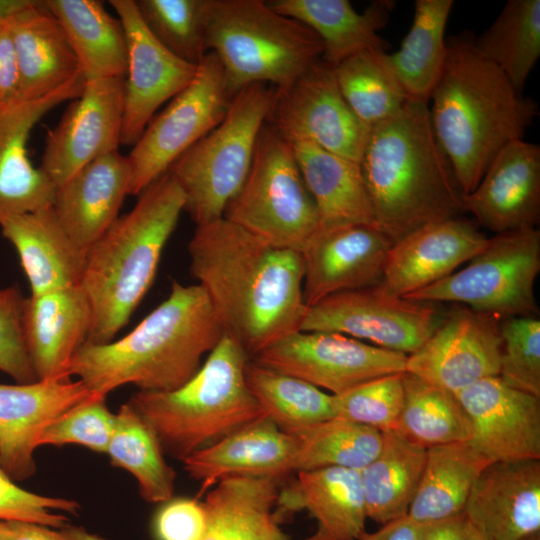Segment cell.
I'll return each mask as SVG.
<instances>
[{
	"label": "cell",
	"mask_w": 540,
	"mask_h": 540,
	"mask_svg": "<svg viewBox=\"0 0 540 540\" xmlns=\"http://www.w3.org/2000/svg\"><path fill=\"white\" fill-rule=\"evenodd\" d=\"M190 273L206 292L225 334L250 358L300 330L304 259L220 218L197 226Z\"/></svg>",
	"instance_id": "6da1fadb"
},
{
	"label": "cell",
	"mask_w": 540,
	"mask_h": 540,
	"mask_svg": "<svg viewBox=\"0 0 540 540\" xmlns=\"http://www.w3.org/2000/svg\"><path fill=\"white\" fill-rule=\"evenodd\" d=\"M224 334L204 289L174 280L168 297L127 335L104 344L85 342L68 373L101 397L127 384L173 391L195 375Z\"/></svg>",
	"instance_id": "7a4b0ae2"
},
{
	"label": "cell",
	"mask_w": 540,
	"mask_h": 540,
	"mask_svg": "<svg viewBox=\"0 0 540 540\" xmlns=\"http://www.w3.org/2000/svg\"><path fill=\"white\" fill-rule=\"evenodd\" d=\"M473 40L466 32L447 40L445 65L429 99L434 134L463 196L504 146L523 139L538 114L537 103L480 55Z\"/></svg>",
	"instance_id": "3957f363"
},
{
	"label": "cell",
	"mask_w": 540,
	"mask_h": 540,
	"mask_svg": "<svg viewBox=\"0 0 540 540\" xmlns=\"http://www.w3.org/2000/svg\"><path fill=\"white\" fill-rule=\"evenodd\" d=\"M359 166L375 224L393 243L426 224L465 212L428 103L408 100L395 115L371 127Z\"/></svg>",
	"instance_id": "277c9868"
},
{
	"label": "cell",
	"mask_w": 540,
	"mask_h": 540,
	"mask_svg": "<svg viewBox=\"0 0 540 540\" xmlns=\"http://www.w3.org/2000/svg\"><path fill=\"white\" fill-rule=\"evenodd\" d=\"M184 203L180 187L165 173L87 252L80 281L92 311L86 342L109 343L128 323L154 282Z\"/></svg>",
	"instance_id": "5b68a950"
},
{
	"label": "cell",
	"mask_w": 540,
	"mask_h": 540,
	"mask_svg": "<svg viewBox=\"0 0 540 540\" xmlns=\"http://www.w3.org/2000/svg\"><path fill=\"white\" fill-rule=\"evenodd\" d=\"M250 357L224 334L195 375L173 391H138L128 404L152 430L164 453L183 460L267 417L245 380Z\"/></svg>",
	"instance_id": "8992f818"
},
{
	"label": "cell",
	"mask_w": 540,
	"mask_h": 540,
	"mask_svg": "<svg viewBox=\"0 0 540 540\" xmlns=\"http://www.w3.org/2000/svg\"><path fill=\"white\" fill-rule=\"evenodd\" d=\"M204 44L218 58L231 98L263 83L288 88L321 60L323 45L302 23L261 0H205Z\"/></svg>",
	"instance_id": "52a82bcc"
},
{
	"label": "cell",
	"mask_w": 540,
	"mask_h": 540,
	"mask_svg": "<svg viewBox=\"0 0 540 540\" xmlns=\"http://www.w3.org/2000/svg\"><path fill=\"white\" fill-rule=\"evenodd\" d=\"M275 98L276 89L268 84L239 90L221 122L170 166L167 172L180 187L184 211L196 226L223 218L248 175Z\"/></svg>",
	"instance_id": "ba28073f"
},
{
	"label": "cell",
	"mask_w": 540,
	"mask_h": 540,
	"mask_svg": "<svg viewBox=\"0 0 540 540\" xmlns=\"http://www.w3.org/2000/svg\"><path fill=\"white\" fill-rule=\"evenodd\" d=\"M223 218L275 246L300 253L320 227L292 145L268 122L258 135L248 175Z\"/></svg>",
	"instance_id": "9c48e42d"
},
{
	"label": "cell",
	"mask_w": 540,
	"mask_h": 540,
	"mask_svg": "<svg viewBox=\"0 0 540 540\" xmlns=\"http://www.w3.org/2000/svg\"><path fill=\"white\" fill-rule=\"evenodd\" d=\"M540 271V231L495 234L461 270L404 298L454 302L500 319L538 316L534 286Z\"/></svg>",
	"instance_id": "30bf717a"
},
{
	"label": "cell",
	"mask_w": 540,
	"mask_h": 540,
	"mask_svg": "<svg viewBox=\"0 0 540 540\" xmlns=\"http://www.w3.org/2000/svg\"><path fill=\"white\" fill-rule=\"evenodd\" d=\"M231 99L218 58L206 53L191 83L151 119L127 155L131 195H139L167 173L183 153L216 127Z\"/></svg>",
	"instance_id": "8fae6325"
},
{
	"label": "cell",
	"mask_w": 540,
	"mask_h": 540,
	"mask_svg": "<svg viewBox=\"0 0 540 540\" xmlns=\"http://www.w3.org/2000/svg\"><path fill=\"white\" fill-rule=\"evenodd\" d=\"M444 316L439 303L393 297L373 286L332 294L308 306L300 331L336 332L410 355Z\"/></svg>",
	"instance_id": "7c38bea8"
},
{
	"label": "cell",
	"mask_w": 540,
	"mask_h": 540,
	"mask_svg": "<svg viewBox=\"0 0 540 540\" xmlns=\"http://www.w3.org/2000/svg\"><path fill=\"white\" fill-rule=\"evenodd\" d=\"M331 395L371 379L406 371L407 355L323 331H296L250 358Z\"/></svg>",
	"instance_id": "4fadbf2b"
},
{
	"label": "cell",
	"mask_w": 540,
	"mask_h": 540,
	"mask_svg": "<svg viewBox=\"0 0 540 540\" xmlns=\"http://www.w3.org/2000/svg\"><path fill=\"white\" fill-rule=\"evenodd\" d=\"M267 122L288 141H308L359 163L370 128L344 99L334 69L322 60L276 91Z\"/></svg>",
	"instance_id": "5bb4252c"
},
{
	"label": "cell",
	"mask_w": 540,
	"mask_h": 540,
	"mask_svg": "<svg viewBox=\"0 0 540 540\" xmlns=\"http://www.w3.org/2000/svg\"><path fill=\"white\" fill-rule=\"evenodd\" d=\"M125 77L86 80L59 123L48 131L39 168L59 187L96 158L118 150Z\"/></svg>",
	"instance_id": "9a60e30c"
},
{
	"label": "cell",
	"mask_w": 540,
	"mask_h": 540,
	"mask_svg": "<svg viewBox=\"0 0 540 540\" xmlns=\"http://www.w3.org/2000/svg\"><path fill=\"white\" fill-rule=\"evenodd\" d=\"M501 321L465 306L452 310L427 341L407 355L405 372L453 393L498 376Z\"/></svg>",
	"instance_id": "2e32d148"
},
{
	"label": "cell",
	"mask_w": 540,
	"mask_h": 540,
	"mask_svg": "<svg viewBox=\"0 0 540 540\" xmlns=\"http://www.w3.org/2000/svg\"><path fill=\"white\" fill-rule=\"evenodd\" d=\"M125 31L127 71L120 144L134 145L156 111L185 89L197 65L167 50L150 33L135 0H110Z\"/></svg>",
	"instance_id": "e0dca14e"
},
{
	"label": "cell",
	"mask_w": 540,
	"mask_h": 540,
	"mask_svg": "<svg viewBox=\"0 0 540 540\" xmlns=\"http://www.w3.org/2000/svg\"><path fill=\"white\" fill-rule=\"evenodd\" d=\"M470 424L467 441L488 461L540 459V397L481 379L455 393Z\"/></svg>",
	"instance_id": "ac0fdd59"
},
{
	"label": "cell",
	"mask_w": 540,
	"mask_h": 540,
	"mask_svg": "<svg viewBox=\"0 0 540 540\" xmlns=\"http://www.w3.org/2000/svg\"><path fill=\"white\" fill-rule=\"evenodd\" d=\"M393 244L370 224L318 229L302 252L305 305L339 292L378 285Z\"/></svg>",
	"instance_id": "d6986e66"
},
{
	"label": "cell",
	"mask_w": 540,
	"mask_h": 540,
	"mask_svg": "<svg viewBox=\"0 0 540 540\" xmlns=\"http://www.w3.org/2000/svg\"><path fill=\"white\" fill-rule=\"evenodd\" d=\"M85 82L81 73L44 97L0 109V221L53 206L56 187L33 166L27 142L40 119L59 104L79 97Z\"/></svg>",
	"instance_id": "ffe728a7"
},
{
	"label": "cell",
	"mask_w": 540,
	"mask_h": 540,
	"mask_svg": "<svg viewBox=\"0 0 540 540\" xmlns=\"http://www.w3.org/2000/svg\"><path fill=\"white\" fill-rule=\"evenodd\" d=\"M94 396L80 380L71 378L0 384V468L13 481L34 475V453L44 428Z\"/></svg>",
	"instance_id": "44dd1931"
},
{
	"label": "cell",
	"mask_w": 540,
	"mask_h": 540,
	"mask_svg": "<svg viewBox=\"0 0 540 540\" xmlns=\"http://www.w3.org/2000/svg\"><path fill=\"white\" fill-rule=\"evenodd\" d=\"M488 237L462 217L426 224L395 242L378 289L405 297L449 276L476 256Z\"/></svg>",
	"instance_id": "7402d4cb"
},
{
	"label": "cell",
	"mask_w": 540,
	"mask_h": 540,
	"mask_svg": "<svg viewBox=\"0 0 540 540\" xmlns=\"http://www.w3.org/2000/svg\"><path fill=\"white\" fill-rule=\"evenodd\" d=\"M465 212L495 234L533 228L540 217V147L523 139L504 146L476 188L463 196Z\"/></svg>",
	"instance_id": "603a6c76"
},
{
	"label": "cell",
	"mask_w": 540,
	"mask_h": 540,
	"mask_svg": "<svg viewBox=\"0 0 540 540\" xmlns=\"http://www.w3.org/2000/svg\"><path fill=\"white\" fill-rule=\"evenodd\" d=\"M464 514L492 540H523L540 532V459L489 463L470 491Z\"/></svg>",
	"instance_id": "cb8c5ba5"
},
{
	"label": "cell",
	"mask_w": 540,
	"mask_h": 540,
	"mask_svg": "<svg viewBox=\"0 0 540 540\" xmlns=\"http://www.w3.org/2000/svg\"><path fill=\"white\" fill-rule=\"evenodd\" d=\"M130 191L128 157L114 150L86 164L57 187L52 207L68 237L87 254L118 219Z\"/></svg>",
	"instance_id": "d4e9b609"
},
{
	"label": "cell",
	"mask_w": 540,
	"mask_h": 540,
	"mask_svg": "<svg viewBox=\"0 0 540 540\" xmlns=\"http://www.w3.org/2000/svg\"><path fill=\"white\" fill-rule=\"evenodd\" d=\"M296 438L264 417L182 460L199 495L222 479L240 476L278 480L294 472Z\"/></svg>",
	"instance_id": "484cf974"
},
{
	"label": "cell",
	"mask_w": 540,
	"mask_h": 540,
	"mask_svg": "<svg viewBox=\"0 0 540 540\" xmlns=\"http://www.w3.org/2000/svg\"><path fill=\"white\" fill-rule=\"evenodd\" d=\"M92 320L80 285L25 299L23 333L37 381L70 378L69 364L86 342Z\"/></svg>",
	"instance_id": "4316f807"
},
{
	"label": "cell",
	"mask_w": 540,
	"mask_h": 540,
	"mask_svg": "<svg viewBox=\"0 0 540 540\" xmlns=\"http://www.w3.org/2000/svg\"><path fill=\"white\" fill-rule=\"evenodd\" d=\"M273 512L281 517L305 509L316 529L305 540H359L365 532L366 505L360 472L329 467L297 472L294 483L279 492Z\"/></svg>",
	"instance_id": "83f0119b"
},
{
	"label": "cell",
	"mask_w": 540,
	"mask_h": 540,
	"mask_svg": "<svg viewBox=\"0 0 540 540\" xmlns=\"http://www.w3.org/2000/svg\"><path fill=\"white\" fill-rule=\"evenodd\" d=\"M8 20L19 71V101L44 97L81 74L61 25L43 0H26Z\"/></svg>",
	"instance_id": "f1b7e54d"
},
{
	"label": "cell",
	"mask_w": 540,
	"mask_h": 540,
	"mask_svg": "<svg viewBox=\"0 0 540 540\" xmlns=\"http://www.w3.org/2000/svg\"><path fill=\"white\" fill-rule=\"evenodd\" d=\"M0 228L18 253L31 295L80 285L86 254L63 230L53 207L6 217Z\"/></svg>",
	"instance_id": "f546056e"
},
{
	"label": "cell",
	"mask_w": 540,
	"mask_h": 540,
	"mask_svg": "<svg viewBox=\"0 0 540 540\" xmlns=\"http://www.w3.org/2000/svg\"><path fill=\"white\" fill-rule=\"evenodd\" d=\"M268 4L312 30L323 45L321 60L331 67L365 50L387 52L389 48L379 31L387 24L394 1H375L363 12L348 0H273Z\"/></svg>",
	"instance_id": "4dcf8cb0"
},
{
	"label": "cell",
	"mask_w": 540,
	"mask_h": 540,
	"mask_svg": "<svg viewBox=\"0 0 540 540\" xmlns=\"http://www.w3.org/2000/svg\"><path fill=\"white\" fill-rule=\"evenodd\" d=\"M290 143L302 178L316 205L319 229L350 224L376 226L358 162L308 141Z\"/></svg>",
	"instance_id": "1f68e13d"
},
{
	"label": "cell",
	"mask_w": 540,
	"mask_h": 540,
	"mask_svg": "<svg viewBox=\"0 0 540 540\" xmlns=\"http://www.w3.org/2000/svg\"><path fill=\"white\" fill-rule=\"evenodd\" d=\"M61 25L85 80L125 77L124 28L96 0H43Z\"/></svg>",
	"instance_id": "d6a6232c"
},
{
	"label": "cell",
	"mask_w": 540,
	"mask_h": 540,
	"mask_svg": "<svg viewBox=\"0 0 540 540\" xmlns=\"http://www.w3.org/2000/svg\"><path fill=\"white\" fill-rule=\"evenodd\" d=\"M489 463L468 442L428 448L423 474L407 515L422 525L464 513L470 491Z\"/></svg>",
	"instance_id": "836d02e7"
},
{
	"label": "cell",
	"mask_w": 540,
	"mask_h": 540,
	"mask_svg": "<svg viewBox=\"0 0 540 540\" xmlns=\"http://www.w3.org/2000/svg\"><path fill=\"white\" fill-rule=\"evenodd\" d=\"M381 433L378 454L359 472L367 518L385 524L408 514L423 474L427 449L394 430Z\"/></svg>",
	"instance_id": "e575fe53"
},
{
	"label": "cell",
	"mask_w": 540,
	"mask_h": 540,
	"mask_svg": "<svg viewBox=\"0 0 540 540\" xmlns=\"http://www.w3.org/2000/svg\"><path fill=\"white\" fill-rule=\"evenodd\" d=\"M278 480L233 476L222 479L203 502L207 526L201 540H266L275 521Z\"/></svg>",
	"instance_id": "d590c367"
},
{
	"label": "cell",
	"mask_w": 540,
	"mask_h": 540,
	"mask_svg": "<svg viewBox=\"0 0 540 540\" xmlns=\"http://www.w3.org/2000/svg\"><path fill=\"white\" fill-rule=\"evenodd\" d=\"M453 0H417L410 30L400 48L388 53L407 97L428 103L447 57L445 29Z\"/></svg>",
	"instance_id": "8d00e7d4"
},
{
	"label": "cell",
	"mask_w": 540,
	"mask_h": 540,
	"mask_svg": "<svg viewBox=\"0 0 540 540\" xmlns=\"http://www.w3.org/2000/svg\"><path fill=\"white\" fill-rule=\"evenodd\" d=\"M519 92L540 56V0H509L493 23L473 40Z\"/></svg>",
	"instance_id": "74e56055"
},
{
	"label": "cell",
	"mask_w": 540,
	"mask_h": 540,
	"mask_svg": "<svg viewBox=\"0 0 540 540\" xmlns=\"http://www.w3.org/2000/svg\"><path fill=\"white\" fill-rule=\"evenodd\" d=\"M245 380L267 418L291 436L334 418L332 395L302 379L249 359Z\"/></svg>",
	"instance_id": "f35d334b"
},
{
	"label": "cell",
	"mask_w": 540,
	"mask_h": 540,
	"mask_svg": "<svg viewBox=\"0 0 540 540\" xmlns=\"http://www.w3.org/2000/svg\"><path fill=\"white\" fill-rule=\"evenodd\" d=\"M106 454L113 466L134 476L146 502L165 503L173 498L176 473L165 461L152 430L128 403L115 414Z\"/></svg>",
	"instance_id": "ab89813d"
},
{
	"label": "cell",
	"mask_w": 540,
	"mask_h": 540,
	"mask_svg": "<svg viewBox=\"0 0 540 540\" xmlns=\"http://www.w3.org/2000/svg\"><path fill=\"white\" fill-rule=\"evenodd\" d=\"M403 382L404 404L395 432L425 449L469 440V420L455 393L408 372Z\"/></svg>",
	"instance_id": "60d3db41"
},
{
	"label": "cell",
	"mask_w": 540,
	"mask_h": 540,
	"mask_svg": "<svg viewBox=\"0 0 540 540\" xmlns=\"http://www.w3.org/2000/svg\"><path fill=\"white\" fill-rule=\"evenodd\" d=\"M333 69L344 99L369 128L395 115L409 100L387 52L365 50Z\"/></svg>",
	"instance_id": "b9f144b4"
},
{
	"label": "cell",
	"mask_w": 540,
	"mask_h": 540,
	"mask_svg": "<svg viewBox=\"0 0 540 540\" xmlns=\"http://www.w3.org/2000/svg\"><path fill=\"white\" fill-rule=\"evenodd\" d=\"M296 438L294 472L339 467L360 471L378 454L382 433L341 418L305 429Z\"/></svg>",
	"instance_id": "7bdbcfd3"
},
{
	"label": "cell",
	"mask_w": 540,
	"mask_h": 540,
	"mask_svg": "<svg viewBox=\"0 0 540 540\" xmlns=\"http://www.w3.org/2000/svg\"><path fill=\"white\" fill-rule=\"evenodd\" d=\"M150 33L180 59L197 65L207 53L204 44L205 0H135Z\"/></svg>",
	"instance_id": "ee69618b"
},
{
	"label": "cell",
	"mask_w": 540,
	"mask_h": 540,
	"mask_svg": "<svg viewBox=\"0 0 540 540\" xmlns=\"http://www.w3.org/2000/svg\"><path fill=\"white\" fill-rule=\"evenodd\" d=\"M403 374H390L332 395L334 417L380 432L394 430L404 404Z\"/></svg>",
	"instance_id": "f6af8a7d"
},
{
	"label": "cell",
	"mask_w": 540,
	"mask_h": 540,
	"mask_svg": "<svg viewBox=\"0 0 540 540\" xmlns=\"http://www.w3.org/2000/svg\"><path fill=\"white\" fill-rule=\"evenodd\" d=\"M499 378L508 386L540 397V319H502Z\"/></svg>",
	"instance_id": "bcb514c9"
},
{
	"label": "cell",
	"mask_w": 540,
	"mask_h": 540,
	"mask_svg": "<svg viewBox=\"0 0 540 540\" xmlns=\"http://www.w3.org/2000/svg\"><path fill=\"white\" fill-rule=\"evenodd\" d=\"M105 398L94 396L55 418L44 428L39 447L79 444L95 452L106 453L115 414L108 409Z\"/></svg>",
	"instance_id": "7dc6e473"
},
{
	"label": "cell",
	"mask_w": 540,
	"mask_h": 540,
	"mask_svg": "<svg viewBox=\"0 0 540 540\" xmlns=\"http://www.w3.org/2000/svg\"><path fill=\"white\" fill-rule=\"evenodd\" d=\"M77 501L36 494L19 487L0 468V520L22 521L52 528H65L70 518L77 515Z\"/></svg>",
	"instance_id": "c3c4849f"
},
{
	"label": "cell",
	"mask_w": 540,
	"mask_h": 540,
	"mask_svg": "<svg viewBox=\"0 0 540 540\" xmlns=\"http://www.w3.org/2000/svg\"><path fill=\"white\" fill-rule=\"evenodd\" d=\"M25 299L17 286L0 288V371L19 384L37 381L23 333Z\"/></svg>",
	"instance_id": "681fc988"
},
{
	"label": "cell",
	"mask_w": 540,
	"mask_h": 540,
	"mask_svg": "<svg viewBox=\"0 0 540 540\" xmlns=\"http://www.w3.org/2000/svg\"><path fill=\"white\" fill-rule=\"evenodd\" d=\"M206 526L203 502L190 498L170 499L154 519L157 540H201Z\"/></svg>",
	"instance_id": "f907efd6"
},
{
	"label": "cell",
	"mask_w": 540,
	"mask_h": 540,
	"mask_svg": "<svg viewBox=\"0 0 540 540\" xmlns=\"http://www.w3.org/2000/svg\"><path fill=\"white\" fill-rule=\"evenodd\" d=\"M8 16L0 19V109L19 101V71Z\"/></svg>",
	"instance_id": "816d5d0a"
},
{
	"label": "cell",
	"mask_w": 540,
	"mask_h": 540,
	"mask_svg": "<svg viewBox=\"0 0 540 540\" xmlns=\"http://www.w3.org/2000/svg\"><path fill=\"white\" fill-rule=\"evenodd\" d=\"M2 540H107L80 527L68 525L65 528L22 522L8 521Z\"/></svg>",
	"instance_id": "f5cc1de1"
},
{
	"label": "cell",
	"mask_w": 540,
	"mask_h": 540,
	"mask_svg": "<svg viewBox=\"0 0 540 540\" xmlns=\"http://www.w3.org/2000/svg\"><path fill=\"white\" fill-rule=\"evenodd\" d=\"M473 531L465 514L445 520L419 524L418 540H467Z\"/></svg>",
	"instance_id": "db71d44e"
},
{
	"label": "cell",
	"mask_w": 540,
	"mask_h": 540,
	"mask_svg": "<svg viewBox=\"0 0 540 540\" xmlns=\"http://www.w3.org/2000/svg\"><path fill=\"white\" fill-rule=\"evenodd\" d=\"M419 524L408 515L394 519L374 532H364L359 540H418Z\"/></svg>",
	"instance_id": "11a10c76"
},
{
	"label": "cell",
	"mask_w": 540,
	"mask_h": 540,
	"mask_svg": "<svg viewBox=\"0 0 540 540\" xmlns=\"http://www.w3.org/2000/svg\"><path fill=\"white\" fill-rule=\"evenodd\" d=\"M26 0H0V19L8 16L25 3Z\"/></svg>",
	"instance_id": "9f6ffc18"
},
{
	"label": "cell",
	"mask_w": 540,
	"mask_h": 540,
	"mask_svg": "<svg viewBox=\"0 0 540 540\" xmlns=\"http://www.w3.org/2000/svg\"><path fill=\"white\" fill-rule=\"evenodd\" d=\"M266 540H290L289 537L280 529L277 522L271 526Z\"/></svg>",
	"instance_id": "6f0895ef"
},
{
	"label": "cell",
	"mask_w": 540,
	"mask_h": 540,
	"mask_svg": "<svg viewBox=\"0 0 540 540\" xmlns=\"http://www.w3.org/2000/svg\"><path fill=\"white\" fill-rule=\"evenodd\" d=\"M467 540H492L489 537L479 533L473 528V531L471 532L469 538Z\"/></svg>",
	"instance_id": "680465c9"
},
{
	"label": "cell",
	"mask_w": 540,
	"mask_h": 540,
	"mask_svg": "<svg viewBox=\"0 0 540 540\" xmlns=\"http://www.w3.org/2000/svg\"><path fill=\"white\" fill-rule=\"evenodd\" d=\"M8 527V521L0 520V540H2L4 534L6 533Z\"/></svg>",
	"instance_id": "91938a15"
},
{
	"label": "cell",
	"mask_w": 540,
	"mask_h": 540,
	"mask_svg": "<svg viewBox=\"0 0 540 540\" xmlns=\"http://www.w3.org/2000/svg\"><path fill=\"white\" fill-rule=\"evenodd\" d=\"M523 540H540V532L534 533Z\"/></svg>",
	"instance_id": "94428289"
}]
</instances>
